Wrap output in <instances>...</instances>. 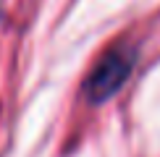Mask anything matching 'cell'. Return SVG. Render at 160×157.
Wrapping results in <instances>:
<instances>
[{
    "instance_id": "6da1fadb",
    "label": "cell",
    "mask_w": 160,
    "mask_h": 157,
    "mask_svg": "<svg viewBox=\"0 0 160 157\" xmlns=\"http://www.w3.org/2000/svg\"><path fill=\"white\" fill-rule=\"evenodd\" d=\"M137 65V47H131L129 42H118L97 60V65L92 68V74L84 81V94L92 105L105 102L108 97H113L118 89L126 84L129 74Z\"/></svg>"
}]
</instances>
